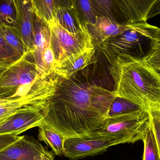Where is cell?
<instances>
[{
  "instance_id": "6da1fadb",
  "label": "cell",
  "mask_w": 160,
  "mask_h": 160,
  "mask_svg": "<svg viewBox=\"0 0 160 160\" xmlns=\"http://www.w3.org/2000/svg\"><path fill=\"white\" fill-rule=\"evenodd\" d=\"M116 99L112 91L92 84L77 73L62 77L54 95L42 111L44 125L65 139L89 137L110 117Z\"/></svg>"
},
{
  "instance_id": "7a4b0ae2",
  "label": "cell",
  "mask_w": 160,
  "mask_h": 160,
  "mask_svg": "<svg viewBox=\"0 0 160 160\" xmlns=\"http://www.w3.org/2000/svg\"><path fill=\"white\" fill-rule=\"evenodd\" d=\"M110 73L115 82L112 93L144 110H160V72L142 58L129 53L113 60Z\"/></svg>"
},
{
  "instance_id": "3957f363",
  "label": "cell",
  "mask_w": 160,
  "mask_h": 160,
  "mask_svg": "<svg viewBox=\"0 0 160 160\" xmlns=\"http://www.w3.org/2000/svg\"><path fill=\"white\" fill-rule=\"evenodd\" d=\"M62 79L56 72L47 78H40L32 52H28L0 71V99L11 100L34 96L48 103Z\"/></svg>"
},
{
  "instance_id": "277c9868",
  "label": "cell",
  "mask_w": 160,
  "mask_h": 160,
  "mask_svg": "<svg viewBox=\"0 0 160 160\" xmlns=\"http://www.w3.org/2000/svg\"><path fill=\"white\" fill-rule=\"evenodd\" d=\"M150 125L148 111L144 109L110 116L89 137H101L118 144L142 141Z\"/></svg>"
},
{
  "instance_id": "5b68a950",
  "label": "cell",
  "mask_w": 160,
  "mask_h": 160,
  "mask_svg": "<svg viewBox=\"0 0 160 160\" xmlns=\"http://www.w3.org/2000/svg\"><path fill=\"white\" fill-rule=\"evenodd\" d=\"M48 25L51 31V43L56 61V68L71 56L95 48L86 25L78 32L73 33L62 27L56 18Z\"/></svg>"
},
{
  "instance_id": "8992f818",
  "label": "cell",
  "mask_w": 160,
  "mask_h": 160,
  "mask_svg": "<svg viewBox=\"0 0 160 160\" xmlns=\"http://www.w3.org/2000/svg\"><path fill=\"white\" fill-rule=\"evenodd\" d=\"M160 31L159 27L149 24L147 22L132 23L128 30L107 40L100 48L109 56L115 58L119 54L128 53L132 49L141 48L143 43H151L156 40Z\"/></svg>"
},
{
  "instance_id": "52a82bcc",
  "label": "cell",
  "mask_w": 160,
  "mask_h": 160,
  "mask_svg": "<svg viewBox=\"0 0 160 160\" xmlns=\"http://www.w3.org/2000/svg\"><path fill=\"white\" fill-rule=\"evenodd\" d=\"M34 46L32 51L38 76L45 79L54 74L56 68L55 56L51 43L48 24L34 12Z\"/></svg>"
},
{
  "instance_id": "ba28073f",
  "label": "cell",
  "mask_w": 160,
  "mask_h": 160,
  "mask_svg": "<svg viewBox=\"0 0 160 160\" xmlns=\"http://www.w3.org/2000/svg\"><path fill=\"white\" fill-rule=\"evenodd\" d=\"M118 145L115 141L101 137L66 138L64 156L70 160H79L102 154L111 147Z\"/></svg>"
},
{
  "instance_id": "9c48e42d",
  "label": "cell",
  "mask_w": 160,
  "mask_h": 160,
  "mask_svg": "<svg viewBox=\"0 0 160 160\" xmlns=\"http://www.w3.org/2000/svg\"><path fill=\"white\" fill-rule=\"evenodd\" d=\"M42 110L33 106L23 107L0 123V135L19 134L44 125Z\"/></svg>"
},
{
  "instance_id": "30bf717a",
  "label": "cell",
  "mask_w": 160,
  "mask_h": 160,
  "mask_svg": "<svg viewBox=\"0 0 160 160\" xmlns=\"http://www.w3.org/2000/svg\"><path fill=\"white\" fill-rule=\"evenodd\" d=\"M47 150L33 137L23 135L0 152V160H41Z\"/></svg>"
},
{
  "instance_id": "8fae6325",
  "label": "cell",
  "mask_w": 160,
  "mask_h": 160,
  "mask_svg": "<svg viewBox=\"0 0 160 160\" xmlns=\"http://www.w3.org/2000/svg\"><path fill=\"white\" fill-rule=\"evenodd\" d=\"M16 18L14 26L22 38L29 51L34 46V12L32 0H13Z\"/></svg>"
},
{
  "instance_id": "7c38bea8",
  "label": "cell",
  "mask_w": 160,
  "mask_h": 160,
  "mask_svg": "<svg viewBox=\"0 0 160 160\" xmlns=\"http://www.w3.org/2000/svg\"><path fill=\"white\" fill-rule=\"evenodd\" d=\"M130 24H120L108 18L97 17L94 24H86L95 48H100L109 39L118 36L128 30Z\"/></svg>"
},
{
  "instance_id": "4fadbf2b",
  "label": "cell",
  "mask_w": 160,
  "mask_h": 160,
  "mask_svg": "<svg viewBox=\"0 0 160 160\" xmlns=\"http://www.w3.org/2000/svg\"><path fill=\"white\" fill-rule=\"evenodd\" d=\"M156 0H114L126 24L147 22L148 14Z\"/></svg>"
},
{
  "instance_id": "5bb4252c",
  "label": "cell",
  "mask_w": 160,
  "mask_h": 160,
  "mask_svg": "<svg viewBox=\"0 0 160 160\" xmlns=\"http://www.w3.org/2000/svg\"><path fill=\"white\" fill-rule=\"evenodd\" d=\"M97 48H93L77 53L68 58L55 69V72L63 78H67L92 63Z\"/></svg>"
},
{
  "instance_id": "9a60e30c",
  "label": "cell",
  "mask_w": 160,
  "mask_h": 160,
  "mask_svg": "<svg viewBox=\"0 0 160 160\" xmlns=\"http://www.w3.org/2000/svg\"><path fill=\"white\" fill-rule=\"evenodd\" d=\"M48 104L47 101L34 96H27L16 99L3 101L0 103V123L23 107L33 106L42 111Z\"/></svg>"
},
{
  "instance_id": "2e32d148",
  "label": "cell",
  "mask_w": 160,
  "mask_h": 160,
  "mask_svg": "<svg viewBox=\"0 0 160 160\" xmlns=\"http://www.w3.org/2000/svg\"><path fill=\"white\" fill-rule=\"evenodd\" d=\"M38 141L43 142L51 148L54 155L64 156V143L65 138L52 128L43 125L38 127Z\"/></svg>"
},
{
  "instance_id": "e0dca14e",
  "label": "cell",
  "mask_w": 160,
  "mask_h": 160,
  "mask_svg": "<svg viewBox=\"0 0 160 160\" xmlns=\"http://www.w3.org/2000/svg\"><path fill=\"white\" fill-rule=\"evenodd\" d=\"M90 1L97 17H105L119 24H127L114 0Z\"/></svg>"
},
{
  "instance_id": "ac0fdd59",
  "label": "cell",
  "mask_w": 160,
  "mask_h": 160,
  "mask_svg": "<svg viewBox=\"0 0 160 160\" xmlns=\"http://www.w3.org/2000/svg\"><path fill=\"white\" fill-rule=\"evenodd\" d=\"M0 35L21 56H22L24 53L29 52L22 38L13 25L0 23Z\"/></svg>"
},
{
  "instance_id": "d6986e66",
  "label": "cell",
  "mask_w": 160,
  "mask_h": 160,
  "mask_svg": "<svg viewBox=\"0 0 160 160\" xmlns=\"http://www.w3.org/2000/svg\"><path fill=\"white\" fill-rule=\"evenodd\" d=\"M71 8L77 19L82 25L94 24L95 15L90 0H70Z\"/></svg>"
},
{
  "instance_id": "ffe728a7",
  "label": "cell",
  "mask_w": 160,
  "mask_h": 160,
  "mask_svg": "<svg viewBox=\"0 0 160 160\" xmlns=\"http://www.w3.org/2000/svg\"><path fill=\"white\" fill-rule=\"evenodd\" d=\"M55 18L62 27L70 32L73 33L78 32L85 26L80 23L71 8H55Z\"/></svg>"
},
{
  "instance_id": "44dd1931",
  "label": "cell",
  "mask_w": 160,
  "mask_h": 160,
  "mask_svg": "<svg viewBox=\"0 0 160 160\" xmlns=\"http://www.w3.org/2000/svg\"><path fill=\"white\" fill-rule=\"evenodd\" d=\"M34 12L48 24L55 18V6L53 0H32Z\"/></svg>"
},
{
  "instance_id": "7402d4cb",
  "label": "cell",
  "mask_w": 160,
  "mask_h": 160,
  "mask_svg": "<svg viewBox=\"0 0 160 160\" xmlns=\"http://www.w3.org/2000/svg\"><path fill=\"white\" fill-rule=\"evenodd\" d=\"M142 141L144 143L143 160H160L157 142L151 124Z\"/></svg>"
},
{
  "instance_id": "603a6c76",
  "label": "cell",
  "mask_w": 160,
  "mask_h": 160,
  "mask_svg": "<svg viewBox=\"0 0 160 160\" xmlns=\"http://www.w3.org/2000/svg\"><path fill=\"white\" fill-rule=\"evenodd\" d=\"M21 56L0 35V64L4 68L18 60Z\"/></svg>"
},
{
  "instance_id": "cb8c5ba5",
  "label": "cell",
  "mask_w": 160,
  "mask_h": 160,
  "mask_svg": "<svg viewBox=\"0 0 160 160\" xmlns=\"http://www.w3.org/2000/svg\"><path fill=\"white\" fill-rule=\"evenodd\" d=\"M16 11L13 0H0V23L14 25Z\"/></svg>"
},
{
  "instance_id": "d4e9b609",
  "label": "cell",
  "mask_w": 160,
  "mask_h": 160,
  "mask_svg": "<svg viewBox=\"0 0 160 160\" xmlns=\"http://www.w3.org/2000/svg\"><path fill=\"white\" fill-rule=\"evenodd\" d=\"M150 47V51L142 58L152 68L160 72V43L154 40Z\"/></svg>"
},
{
  "instance_id": "484cf974",
  "label": "cell",
  "mask_w": 160,
  "mask_h": 160,
  "mask_svg": "<svg viewBox=\"0 0 160 160\" xmlns=\"http://www.w3.org/2000/svg\"><path fill=\"white\" fill-rule=\"evenodd\" d=\"M148 111L150 118L151 128L157 142L160 159V110L150 109Z\"/></svg>"
},
{
  "instance_id": "4316f807",
  "label": "cell",
  "mask_w": 160,
  "mask_h": 160,
  "mask_svg": "<svg viewBox=\"0 0 160 160\" xmlns=\"http://www.w3.org/2000/svg\"><path fill=\"white\" fill-rule=\"evenodd\" d=\"M21 136L12 135H0V152L12 144L20 138Z\"/></svg>"
},
{
  "instance_id": "83f0119b",
  "label": "cell",
  "mask_w": 160,
  "mask_h": 160,
  "mask_svg": "<svg viewBox=\"0 0 160 160\" xmlns=\"http://www.w3.org/2000/svg\"><path fill=\"white\" fill-rule=\"evenodd\" d=\"M160 14V0H156L154 4L152 5V7L148 14L147 20L150 19Z\"/></svg>"
},
{
  "instance_id": "f1b7e54d",
  "label": "cell",
  "mask_w": 160,
  "mask_h": 160,
  "mask_svg": "<svg viewBox=\"0 0 160 160\" xmlns=\"http://www.w3.org/2000/svg\"><path fill=\"white\" fill-rule=\"evenodd\" d=\"M55 8H71L70 0H53Z\"/></svg>"
},
{
  "instance_id": "f546056e",
  "label": "cell",
  "mask_w": 160,
  "mask_h": 160,
  "mask_svg": "<svg viewBox=\"0 0 160 160\" xmlns=\"http://www.w3.org/2000/svg\"><path fill=\"white\" fill-rule=\"evenodd\" d=\"M41 160H54V154L52 151L47 150L42 156Z\"/></svg>"
},
{
  "instance_id": "4dcf8cb0",
  "label": "cell",
  "mask_w": 160,
  "mask_h": 160,
  "mask_svg": "<svg viewBox=\"0 0 160 160\" xmlns=\"http://www.w3.org/2000/svg\"><path fill=\"white\" fill-rule=\"evenodd\" d=\"M156 41L160 43V31L159 32L158 35V37H157V39H156Z\"/></svg>"
},
{
  "instance_id": "1f68e13d",
  "label": "cell",
  "mask_w": 160,
  "mask_h": 160,
  "mask_svg": "<svg viewBox=\"0 0 160 160\" xmlns=\"http://www.w3.org/2000/svg\"><path fill=\"white\" fill-rule=\"evenodd\" d=\"M3 69H4L3 68V67L1 65V64H0V71H2Z\"/></svg>"
},
{
  "instance_id": "d6a6232c",
  "label": "cell",
  "mask_w": 160,
  "mask_h": 160,
  "mask_svg": "<svg viewBox=\"0 0 160 160\" xmlns=\"http://www.w3.org/2000/svg\"><path fill=\"white\" fill-rule=\"evenodd\" d=\"M4 100H2L0 99V103H1V102H2Z\"/></svg>"
}]
</instances>
